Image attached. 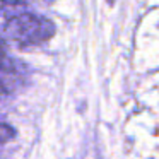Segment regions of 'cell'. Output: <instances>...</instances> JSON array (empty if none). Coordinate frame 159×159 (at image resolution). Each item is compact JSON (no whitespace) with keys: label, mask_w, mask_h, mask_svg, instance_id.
I'll use <instances>...</instances> for the list:
<instances>
[{"label":"cell","mask_w":159,"mask_h":159,"mask_svg":"<svg viewBox=\"0 0 159 159\" xmlns=\"http://www.w3.org/2000/svg\"><path fill=\"white\" fill-rule=\"evenodd\" d=\"M57 28L48 17L31 12L11 16L5 22V36L19 48L38 46L53 38Z\"/></svg>","instance_id":"obj_1"},{"label":"cell","mask_w":159,"mask_h":159,"mask_svg":"<svg viewBox=\"0 0 159 159\" xmlns=\"http://www.w3.org/2000/svg\"><path fill=\"white\" fill-rule=\"evenodd\" d=\"M16 137V130L7 123H0V159L7 157V152L11 151V145L14 144Z\"/></svg>","instance_id":"obj_2"},{"label":"cell","mask_w":159,"mask_h":159,"mask_svg":"<svg viewBox=\"0 0 159 159\" xmlns=\"http://www.w3.org/2000/svg\"><path fill=\"white\" fill-rule=\"evenodd\" d=\"M16 67L12 63L11 57L7 53V45L2 38H0V70H4V72H12Z\"/></svg>","instance_id":"obj_3"},{"label":"cell","mask_w":159,"mask_h":159,"mask_svg":"<svg viewBox=\"0 0 159 159\" xmlns=\"http://www.w3.org/2000/svg\"><path fill=\"white\" fill-rule=\"evenodd\" d=\"M26 0H0V16L9 14L16 9H22Z\"/></svg>","instance_id":"obj_4"},{"label":"cell","mask_w":159,"mask_h":159,"mask_svg":"<svg viewBox=\"0 0 159 159\" xmlns=\"http://www.w3.org/2000/svg\"><path fill=\"white\" fill-rule=\"evenodd\" d=\"M5 96H7V87H5V84L0 82V101L4 99Z\"/></svg>","instance_id":"obj_5"},{"label":"cell","mask_w":159,"mask_h":159,"mask_svg":"<svg viewBox=\"0 0 159 159\" xmlns=\"http://www.w3.org/2000/svg\"><path fill=\"white\" fill-rule=\"evenodd\" d=\"M108 2H110V4H113V2H115V0H108Z\"/></svg>","instance_id":"obj_6"}]
</instances>
